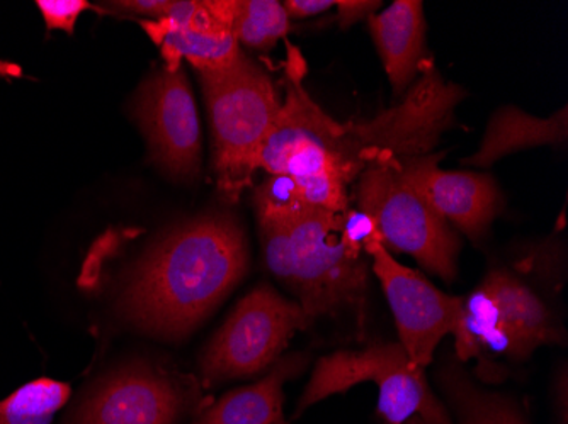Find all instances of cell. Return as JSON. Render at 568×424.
Here are the masks:
<instances>
[{
	"label": "cell",
	"instance_id": "6da1fadb",
	"mask_svg": "<svg viewBox=\"0 0 568 424\" xmlns=\"http://www.w3.org/2000/svg\"><path fill=\"white\" fill-rule=\"evenodd\" d=\"M247 236L225 210L187 219L136 261L118 308L136 330L179 341L193 333L247 272Z\"/></svg>",
	"mask_w": 568,
	"mask_h": 424
},
{
	"label": "cell",
	"instance_id": "7a4b0ae2",
	"mask_svg": "<svg viewBox=\"0 0 568 424\" xmlns=\"http://www.w3.org/2000/svg\"><path fill=\"white\" fill-rule=\"evenodd\" d=\"M465 97L462 85L448 84L433 60H426L404 99L372 120L339 123L310 95L305 99V117L335 175L349 187L375 162L433 153L455 124L456 107Z\"/></svg>",
	"mask_w": 568,
	"mask_h": 424
},
{
	"label": "cell",
	"instance_id": "3957f363",
	"mask_svg": "<svg viewBox=\"0 0 568 424\" xmlns=\"http://www.w3.org/2000/svg\"><path fill=\"white\" fill-rule=\"evenodd\" d=\"M341 216L312 209L286 225H260L267 269L292 290L310 321L365 312L368 263L344 244Z\"/></svg>",
	"mask_w": 568,
	"mask_h": 424
},
{
	"label": "cell",
	"instance_id": "277c9868",
	"mask_svg": "<svg viewBox=\"0 0 568 424\" xmlns=\"http://www.w3.org/2000/svg\"><path fill=\"white\" fill-rule=\"evenodd\" d=\"M197 75L212 127L216 187L234 204L260 170L261 152L280 114V95L270 73L244 51L225 69Z\"/></svg>",
	"mask_w": 568,
	"mask_h": 424
},
{
	"label": "cell",
	"instance_id": "5b68a950",
	"mask_svg": "<svg viewBox=\"0 0 568 424\" xmlns=\"http://www.w3.org/2000/svg\"><path fill=\"white\" fill-rule=\"evenodd\" d=\"M458 360L506 359L523 362L539 347L565 343L547 302L504 269L487 273L480 286L463 296L453 330Z\"/></svg>",
	"mask_w": 568,
	"mask_h": 424
},
{
	"label": "cell",
	"instance_id": "8992f818",
	"mask_svg": "<svg viewBox=\"0 0 568 424\" xmlns=\"http://www.w3.org/2000/svg\"><path fill=\"white\" fill-rule=\"evenodd\" d=\"M354 200L375 221L386 250L410 255L445 282L456 279L458 231L408 182L400 158L369 165L354 182Z\"/></svg>",
	"mask_w": 568,
	"mask_h": 424
},
{
	"label": "cell",
	"instance_id": "52a82bcc",
	"mask_svg": "<svg viewBox=\"0 0 568 424\" xmlns=\"http://www.w3.org/2000/svg\"><path fill=\"white\" fill-rule=\"evenodd\" d=\"M361 382H375L378 414L386 424H402L416 416L426 424H453L448 410L430 391L423 366L412 362L398 341L339 350L318 360L300 395L295 417Z\"/></svg>",
	"mask_w": 568,
	"mask_h": 424
},
{
	"label": "cell",
	"instance_id": "ba28073f",
	"mask_svg": "<svg viewBox=\"0 0 568 424\" xmlns=\"http://www.w3.org/2000/svg\"><path fill=\"white\" fill-rule=\"evenodd\" d=\"M210 403L191 375L136 360L99 379L67 424H179Z\"/></svg>",
	"mask_w": 568,
	"mask_h": 424
},
{
	"label": "cell",
	"instance_id": "9c48e42d",
	"mask_svg": "<svg viewBox=\"0 0 568 424\" xmlns=\"http://www.w3.org/2000/svg\"><path fill=\"white\" fill-rule=\"evenodd\" d=\"M310 323L298 302L261 283L239 301L201 353L204 382L213 384L261 374L274 365L293 334L306 330Z\"/></svg>",
	"mask_w": 568,
	"mask_h": 424
},
{
	"label": "cell",
	"instance_id": "30bf717a",
	"mask_svg": "<svg viewBox=\"0 0 568 424\" xmlns=\"http://www.w3.org/2000/svg\"><path fill=\"white\" fill-rule=\"evenodd\" d=\"M133 116L149 143L150 161L172 180H196L201 126L184 66L150 75L136 92Z\"/></svg>",
	"mask_w": 568,
	"mask_h": 424
},
{
	"label": "cell",
	"instance_id": "8fae6325",
	"mask_svg": "<svg viewBox=\"0 0 568 424\" xmlns=\"http://www.w3.org/2000/svg\"><path fill=\"white\" fill-rule=\"evenodd\" d=\"M365 254L372 258L373 273L394 312L398 343L412 362L426 369L439 343L455 330L463 298L446 294L426 277L395 260L382 241H372Z\"/></svg>",
	"mask_w": 568,
	"mask_h": 424
},
{
	"label": "cell",
	"instance_id": "7c38bea8",
	"mask_svg": "<svg viewBox=\"0 0 568 424\" xmlns=\"http://www.w3.org/2000/svg\"><path fill=\"white\" fill-rule=\"evenodd\" d=\"M237 0L172 2L158 21L140 19L150 40L161 48L164 66L178 70L187 60L197 73L222 70L242 53L234 34Z\"/></svg>",
	"mask_w": 568,
	"mask_h": 424
},
{
	"label": "cell",
	"instance_id": "4fadbf2b",
	"mask_svg": "<svg viewBox=\"0 0 568 424\" xmlns=\"http://www.w3.org/2000/svg\"><path fill=\"white\" fill-rule=\"evenodd\" d=\"M445 153L402 158L408 182L449 226L480 245L503 213L504 197L493 175L477 170H443Z\"/></svg>",
	"mask_w": 568,
	"mask_h": 424
},
{
	"label": "cell",
	"instance_id": "5bb4252c",
	"mask_svg": "<svg viewBox=\"0 0 568 424\" xmlns=\"http://www.w3.org/2000/svg\"><path fill=\"white\" fill-rule=\"evenodd\" d=\"M373 43L388 81L397 95H404L420 75L426 51V18L419 0H395L368 19Z\"/></svg>",
	"mask_w": 568,
	"mask_h": 424
},
{
	"label": "cell",
	"instance_id": "9a60e30c",
	"mask_svg": "<svg viewBox=\"0 0 568 424\" xmlns=\"http://www.w3.org/2000/svg\"><path fill=\"white\" fill-rule=\"evenodd\" d=\"M567 113V105H564L550 117H536L514 105H504L488 121L480 148L462 161V165L480 170L523 149L565 146L568 142Z\"/></svg>",
	"mask_w": 568,
	"mask_h": 424
},
{
	"label": "cell",
	"instance_id": "2e32d148",
	"mask_svg": "<svg viewBox=\"0 0 568 424\" xmlns=\"http://www.w3.org/2000/svg\"><path fill=\"white\" fill-rule=\"evenodd\" d=\"M305 365L303 355L280 360L261 381L212 401L194 416L193 424H288L283 414V385Z\"/></svg>",
	"mask_w": 568,
	"mask_h": 424
},
{
	"label": "cell",
	"instance_id": "e0dca14e",
	"mask_svg": "<svg viewBox=\"0 0 568 424\" xmlns=\"http://www.w3.org/2000/svg\"><path fill=\"white\" fill-rule=\"evenodd\" d=\"M437 381L448 397L456 424H529L516 401L471 381L455 360H446Z\"/></svg>",
	"mask_w": 568,
	"mask_h": 424
},
{
	"label": "cell",
	"instance_id": "ac0fdd59",
	"mask_svg": "<svg viewBox=\"0 0 568 424\" xmlns=\"http://www.w3.org/2000/svg\"><path fill=\"white\" fill-rule=\"evenodd\" d=\"M72 389L65 382L41 378L0 400V424H51L69 403Z\"/></svg>",
	"mask_w": 568,
	"mask_h": 424
},
{
	"label": "cell",
	"instance_id": "d6986e66",
	"mask_svg": "<svg viewBox=\"0 0 568 424\" xmlns=\"http://www.w3.org/2000/svg\"><path fill=\"white\" fill-rule=\"evenodd\" d=\"M288 14L277 0H237L234 34L239 44L255 51H270L290 33Z\"/></svg>",
	"mask_w": 568,
	"mask_h": 424
},
{
	"label": "cell",
	"instance_id": "ffe728a7",
	"mask_svg": "<svg viewBox=\"0 0 568 424\" xmlns=\"http://www.w3.org/2000/svg\"><path fill=\"white\" fill-rule=\"evenodd\" d=\"M254 209L257 225H286L314 209L303 199L295 178L288 175H267L255 189Z\"/></svg>",
	"mask_w": 568,
	"mask_h": 424
},
{
	"label": "cell",
	"instance_id": "44dd1931",
	"mask_svg": "<svg viewBox=\"0 0 568 424\" xmlns=\"http://www.w3.org/2000/svg\"><path fill=\"white\" fill-rule=\"evenodd\" d=\"M37 6L48 31H63L67 34H73L77 19L82 12L94 9L85 0H38Z\"/></svg>",
	"mask_w": 568,
	"mask_h": 424
},
{
	"label": "cell",
	"instance_id": "7402d4cb",
	"mask_svg": "<svg viewBox=\"0 0 568 424\" xmlns=\"http://www.w3.org/2000/svg\"><path fill=\"white\" fill-rule=\"evenodd\" d=\"M341 236L344 244L357 254H365L372 241H382L375 221L359 209H347L341 216Z\"/></svg>",
	"mask_w": 568,
	"mask_h": 424
},
{
	"label": "cell",
	"instance_id": "603a6c76",
	"mask_svg": "<svg viewBox=\"0 0 568 424\" xmlns=\"http://www.w3.org/2000/svg\"><path fill=\"white\" fill-rule=\"evenodd\" d=\"M335 8L339 11L341 30L346 31L363 19L368 21L382 8V2L379 0H335Z\"/></svg>",
	"mask_w": 568,
	"mask_h": 424
},
{
	"label": "cell",
	"instance_id": "cb8c5ba5",
	"mask_svg": "<svg viewBox=\"0 0 568 424\" xmlns=\"http://www.w3.org/2000/svg\"><path fill=\"white\" fill-rule=\"evenodd\" d=\"M110 9L128 12L136 18H145L149 21H158L164 18L171 9V0H121V2H110L106 4Z\"/></svg>",
	"mask_w": 568,
	"mask_h": 424
},
{
	"label": "cell",
	"instance_id": "d4e9b609",
	"mask_svg": "<svg viewBox=\"0 0 568 424\" xmlns=\"http://www.w3.org/2000/svg\"><path fill=\"white\" fill-rule=\"evenodd\" d=\"M283 8L290 21H293V19H306L327 12L328 9L335 8V0H286L283 2Z\"/></svg>",
	"mask_w": 568,
	"mask_h": 424
},
{
	"label": "cell",
	"instance_id": "484cf974",
	"mask_svg": "<svg viewBox=\"0 0 568 424\" xmlns=\"http://www.w3.org/2000/svg\"><path fill=\"white\" fill-rule=\"evenodd\" d=\"M0 75L21 76V66L14 65V63L4 62V60H0Z\"/></svg>",
	"mask_w": 568,
	"mask_h": 424
},
{
	"label": "cell",
	"instance_id": "4316f807",
	"mask_svg": "<svg viewBox=\"0 0 568 424\" xmlns=\"http://www.w3.org/2000/svg\"><path fill=\"white\" fill-rule=\"evenodd\" d=\"M402 424H426L424 423L423 420H420V417H410V420H407L405 421V423H402Z\"/></svg>",
	"mask_w": 568,
	"mask_h": 424
}]
</instances>
